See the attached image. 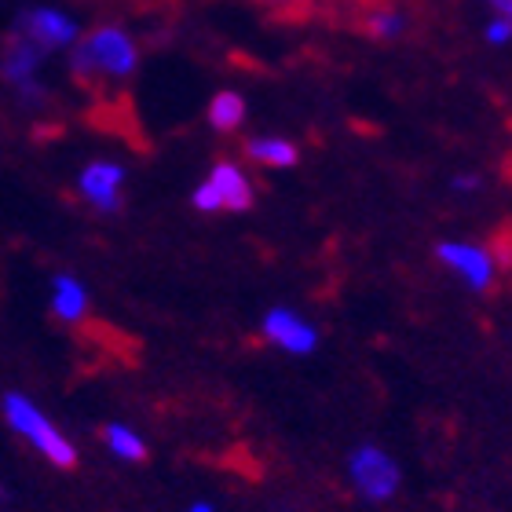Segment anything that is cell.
I'll use <instances>...</instances> for the list:
<instances>
[{
	"label": "cell",
	"mask_w": 512,
	"mask_h": 512,
	"mask_svg": "<svg viewBox=\"0 0 512 512\" xmlns=\"http://www.w3.org/2000/svg\"><path fill=\"white\" fill-rule=\"evenodd\" d=\"M363 30L370 37H377V41H395L406 30V19L395 8H388V4H377V8H366Z\"/></svg>",
	"instance_id": "4fadbf2b"
},
{
	"label": "cell",
	"mask_w": 512,
	"mask_h": 512,
	"mask_svg": "<svg viewBox=\"0 0 512 512\" xmlns=\"http://www.w3.org/2000/svg\"><path fill=\"white\" fill-rule=\"evenodd\" d=\"M487 4H491V8H498L502 15H509V11H512V0H487Z\"/></svg>",
	"instance_id": "d6986e66"
},
{
	"label": "cell",
	"mask_w": 512,
	"mask_h": 512,
	"mask_svg": "<svg viewBox=\"0 0 512 512\" xmlns=\"http://www.w3.org/2000/svg\"><path fill=\"white\" fill-rule=\"evenodd\" d=\"M121 183H125V169L114 165V161H92L85 172H81V198L92 202L99 213H118L121 209Z\"/></svg>",
	"instance_id": "ba28073f"
},
{
	"label": "cell",
	"mask_w": 512,
	"mask_h": 512,
	"mask_svg": "<svg viewBox=\"0 0 512 512\" xmlns=\"http://www.w3.org/2000/svg\"><path fill=\"white\" fill-rule=\"evenodd\" d=\"M352 480L366 502H388L399 491V465H395L381 447H359L352 454Z\"/></svg>",
	"instance_id": "277c9868"
},
{
	"label": "cell",
	"mask_w": 512,
	"mask_h": 512,
	"mask_svg": "<svg viewBox=\"0 0 512 512\" xmlns=\"http://www.w3.org/2000/svg\"><path fill=\"white\" fill-rule=\"evenodd\" d=\"M103 439H107V447L118 454L121 461H143L147 458V443L132 432V428L125 425H107V432H103Z\"/></svg>",
	"instance_id": "5bb4252c"
},
{
	"label": "cell",
	"mask_w": 512,
	"mask_h": 512,
	"mask_svg": "<svg viewBox=\"0 0 512 512\" xmlns=\"http://www.w3.org/2000/svg\"><path fill=\"white\" fill-rule=\"evenodd\" d=\"M242 121H246V99L238 96V92H220L209 103V125L216 132H235Z\"/></svg>",
	"instance_id": "7c38bea8"
},
{
	"label": "cell",
	"mask_w": 512,
	"mask_h": 512,
	"mask_svg": "<svg viewBox=\"0 0 512 512\" xmlns=\"http://www.w3.org/2000/svg\"><path fill=\"white\" fill-rule=\"evenodd\" d=\"M476 187H480L476 176H458V180H454V191H476Z\"/></svg>",
	"instance_id": "2e32d148"
},
{
	"label": "cell",
	"mask_w": 512,
	"mask_h": 512,
	"mask_svg": "<svg viewBox=\"0 0 512 512\" xmlns=\"http://www.w3.org/2000/svg\"><path fill=\"white\" fill-rule=\"evenodd\" d=\"M341 4H355V8H377V4H388V0H341Z\"/></svg>",
	"instance_id": "ac0fdd59"
},
{
	"label": "cell",
	"mask_w": 512,
	"mask_h": 512,
	"mask_svg": "<svg viewBox=\"0 0 512 512\" xmlns=\"http://www.w3.org/2000/svg\"><path fill=\"white\" fill-rule=\"evenodd\" d=\"M509 33H512V22H509V15H502V19H494L491 26H487V41L505 44V41H509Z\"/></svg>",
	"instance_id": "9a60e30c"
},
{
	"label": "cell",
	"mask_w": 512,
	"mask_h": 512,
	"mask_svg": "<svg viewBox=\"0 0 512 512\" xmlns=\"http://www.w3.org/2000/svg\"><path fill=\"white\" fill-rule=\"evenodd\" d=\"M246 154L249 161L256 165H271V169H289V165H297L300 150L289 143V139H278V136H256L246 143Z\"/></svg>",
	"instance_id": "30bf717a"
},
{
	"label": "cell",
	"mask_w": 512,
	"mask_h": 512,
	"mask_svg": "<svg viewBox=\"0 0 512 512\" xmlns=\"http://www.w3.org/2000/svg\"><path fill=\"white\" fill-rule=\"evenodd\" d=\"M136 63H139V48L136 41L128 37L121 26H99L92 30L88 37L74 44V77L77 81H125V77L136 74Z\"/></svg>",
	"instance_id": "6da1fadb"
},
{
	"label": "cell",
	"mask_w": 512,
	"mask_h": 512,
	"mask_svg": "<svg viewBox=\"0 0 512 512\" xmlns=\"http://www.w3.org/2000/svg\"><path fill=\"white\" fill-rule=\"evenodd\" d=\"M264 4H275V0H264Z\"/></svg>",
	"instance_id": "44dd1931"
},
{
	"label": "cell",
	"mask_w": 512,
	"mask_h": 512,
	"mask_svg": "<svg viewBox=\"0 0 512 512\" xmlns=\"http://www.w3.org/2000/svg\"><path fill=\"white\" fill-rule=\"evenodd\" d=\"M253 183L238 165L231 161H220L213 169V176L194 191V209L198 213H246L253 205Z\"/></svg>",
	"instance_id": "3957f363"
},
{
	"label": "cell",
	"mask_w": 512,
	"mask_h": 512,
	"mask_svg": "<svg viewBox=\"0 0 512 512\" xmlns=\"http://www.w3.org/2000/svg\"><path fill=\"white\" fill-rule=\"evenodd\" d=\"M37 66H41V52L33 48L30 41H22L19 33H11L8 37V48H4V77H8L11 85L22 88V96L33 99V96H41V88H37Z\"/></svg>",
	"instance_id": "9c48e42d"
},
{
	"label": "cell",
	"mask_w": 512,
	"mask_h": 512,
	"mask_svg": "<svg viewBox=\"0 0 512 512\" xmlns=\"http://www.w3.org/2000/svg\"><path fill=\"white\" fill-rule=\"evenodd\" d=\"M275 4H286V8H315L319 0H275Z\"/></svg>",
	"instance_id": "e0dca14e"
},
{
	"label": "cell",
	"mask_w": 512,
	"mask_h": 512,
	"mask_svg": "<svg viewBox=\"0 0 512 512\" xmlns=\"http://www.w3.org/2000/svg\"><path fill=\"white\" fill-rule=\"evenodd\" d=\"M15 33H19L22 41H30L41 55L59 52V48H66V44L77 41L74 19L63 15V11H52V8L26 11V15L19 19V26H15Z\"/></svg>",
	"instance_id": "5b68a950"
},
{
	"label": "cell",
	"mask_w": 512,
	"mask_h": 512,
	"mask_svg": "<svg viewBox=\"0 0 512 512\" xmlns=\"http://www.w3.org/2000/svg\"><path fill=\"white\" fill-rule=\"evenodd\" d=\"M4 417H8V425L15 428L33 450H41L52 465H59V469H74L77 465V447L26 399V395H19V392L4 395Z\"/></svg>",
	"instance_id": "7a4b0ae2"
},
{
	"label": "cell",
	"mask_w": 512,
	"mask_h": 512,
	"mask_svg": "<svg viewBox=\"0 0 512 512\" xmlns=\"http://www.w3.org/2000/svg\"><path fill=\"white\" fill-rule=\"evenodd\" d=\"M436 256L443 260L447 267H454L461 278H465V286L472 289H491L494 282V256L487 253L483 246H469V242H443L436 249Z\"/></svg>",
	"instance_id": "52a82bcc"
},
{
	"label": "cell",
	"mask_w": 512,
	"mask_h": 512,
	"mask_svg": "<svg viewBox=\"0 0 512 512\" xmlns=\"http://www.w3.org/2000/svg\"><path fill=\"white\" fill-rule=\"evenodd\" d=\"M85 311H88V293H85V286H81L77 278H70V275H59V278H55L52 315H59V319H66V322H77V319H85Z\"/></svg>",
	"instance_id": "8fae6325"
},
{
	"label": "cell",
	"mask_w": 512,
	"mask_h": 512,
	"mask_svg": "<svg viewBox=\"0 0 512 512\" xmlns=\"http://www.w3.org/2000/svg\"><path fill=\"white\" fill-rule=\"evenodd\" d=\"M264 337L275 344V348H282V352H293V355H308V352H315V344H319V330H315L311 322H304L297 311H289V308L267 311Z\"/></svg>",
	"instance_id": "8992f818"
},
{
	"label": "cell",
	"mask_w": 512,
	"mask_h": 512,
	"mask_svg": "<svg viewBox=\"0 0 512 512\" xmlns=\"http://www.w3.org/2000/svg\"><path fill=\"white\" fill-rule=\"evenodd\" d=\"M191 512H216V509H213L209 502H194V505H191Z\"/></svg>",
	"instance_id": "ffe728a7"
}]
</instances>
